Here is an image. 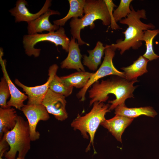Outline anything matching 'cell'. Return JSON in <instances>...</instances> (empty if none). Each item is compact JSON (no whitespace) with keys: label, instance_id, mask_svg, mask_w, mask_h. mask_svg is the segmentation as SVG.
Here are the masks:
<instances>
[{"label":"cell","instance_id":"obj_22","mask_svg":"<svg viewBox=\"0 0 159 159\" xmlns=\"http://www.w3.org/2000/svg\"><path fill=\"white\" fill-rule=\"evenodd\" d=\"M159 34V29H148L144 31L142 41H144L146 50L143 56L149 61H151L159 58V56L154 52L153 41L154 38Z\"/></svg>","mask_w":159,"mask_h":159},{"label":"cell","instance_id":"obj_2","mask_svg":"<svg viewBox=\"0 0 159 159\" xmlns=\"http://www.w3.org/2000/svg\"><path fill=\"white\" fill-rule=\"evenodd\" d=\"M131 11L127 16L119 21L122 24L128 26L123 32L125 35L123 40H118L116 44L108 46L116 50H120L122 54L126 50L132 48L134 49H138L142 45V39L144 31L148 29H153L155 26L152 23L145 24L140 19H147L146 12L144 9L135 11L132 6H130Z\"/></svg>","mask_w":159,"mask_h":159},{"label":"cell","instance_id":"obj_6","mask_svg":"<svg viewBox=\"0 0 159 159\" xmlns=\"http://www.w3.org/2000/svg\"><path fill=\"white\" fill-rule=\"evenodd\" d=\"M45 41L53 43L57 47L60 45L63 49L68 52L70 41L65 33L64 28L60 26L54 32L24 35L22 42L26 54L29 56L39 57L41 49L35 48L34 47L38 43Z\"/></svg>","mask_w":159,"mask_h":159},{"label":"cell","instance_id":"obj_26","mask_svg":"<svg viewBox=\"0 0 159 159\" xmlns=\"http://www.w3.org/2000/svg\"><path fill=\"white\" fill-rule=\"evenodd\" d=\"M104 1L110 16L111 21L110 24L111 28L112 30L120 29V27L115 21L113 16V11L114 8L116 7V6L112 0H104Z\"/></svg>","mask_w":159,"mask_h":159},{"label":"cell","instance_id":"obj_1","mask_svg":"<svg viewBox=\"0 0 159 159\" xmlns=\"http://www.w3.org/2000/svg\"><path fill=\"white\" fill-rule=\"evenodd\" d=\"M138 81L137 80L132 81L126 79H108L98 81L92 85L89 90V95L90 100V105H91L96 102H104L108 99V95L113 94L116 99L109 101L111 104L109 109H115L118 106L125 105V100L127 98L133 97V92L136 88L133 84Z\"/></svg>","mask_w":159,"mask_h":159},{"label":"cell","instance_id":"obj_21","mask_svg":"<svg viewBox=\"0 0 159 159\" xmlns=\"http://www.w3.org/2000/svg\"><path fill=\"white\" fill-rule=\"evenodd\" d=\"M70 8L67 15L64 17L53 21L54 24L62 26L71 18L83 16L85 0H69Z\"/></svg>","mask_w":159,"mask_h":159},{"label":"cell","instance_id":"obj_7","mask_svg":"<svg viewBox=\"0 0 159 159\" xmlns=\"http://www.w3.org/2000/svg\"><path fill=\"white\" fill-rule=\"evenodd\" d=\"M105 57L103 62L99 69L94 73L85 86L77 94L76 96L81 101L85 100V95L89 88L96 82L102 77L109 75H116L125 79L123 72L119 71L114 67L112 59L115 54V50L108 45L105 47Z\"/></svg>","mask_w":159,"mask_h":159},{"label":"cell","instance_id":"obj_18","mask_svg":"<svg viewBox=\"0 0 159 159\" xmlns=\"http://www.w3.org/2000/svg\"><path fill=\"white\" fill-rule=\"evenodd\" d=\"M105 47L100 41H98L94 48L87 50L89 56H83V63L90 70L96 71L101 63V59L104 55Z\"/></svg>","mask_w":159,"mask_h":159},{"label":"cell","instance_id":"obj_20","mask_svg":"<svg viewBox=\"0 0 159 159\" xmlns=\"http://www.w3.org/2000/svg\"><path fill=\"white\" fill-rule=\"evenodd\" d=\"M93 73L85 71L77 72L60 77L67 86L82 89L85 86Z\"/></svg>","mask_w":159,"mask_h":159},{"label":"cell","instance_id":"obj_10","mask_svg":"<svg viewBox=\"0 0 159 159\" xmlns=\"http://www.w3.org/2000/svg\"><path fill=\"white\" fill-rule=\"evenodd\" d=\"M67 101L64 95L55 93L49 88L42 104L49 113L58 120L63 121L68 117L66 107Z\"/></svg>","mask_w":159,"mask_h":159},{"label":"cell","instance_id":"obj_17","mask_svg":"<svg viewBox=\"0 0 159 159\" xmlns=\"http://www.w3.org/2000/svg\"><path fill=\"white\" fill-rule=\"evenodd\" d=\"M149 61L143 56H140L130 66L121 68L124 71L125 79L129 81L136 80L138 77L147 72Z\"/></svg>","mask_w":159,"mask_h":159},{"label":"cell","instance_id":"obj_13","mask_svg":"<svg viewBox=\"0 0 159 159\" xmlns=\"http://www.w3.org/2000/svg\"><path fill=\"white\" fill-rule=\"evenodd\" d=\"M57 11L49 9L44 13L34 20L27 23V32L32 35L47 31L49 32H54L59 29L60 26L52 24L49 21V16L52 15H59Z\"/></svg>","mask_w":159,"mask_h":159},{"label":"cell","instance_id":"obj_9","mask_svg":"<svg viewBox=\"0 0 159 159\" xmlns=\"http://www.w3.org/2000/svg\"><path fill=\"white\" fill-rule=\"evenodd\" d=\"M58 68V66L56 64H54L49 67L48 74L49 77L47 81L42 85L29 87L22 84L18 79H15V84L21 88L23 91L27 95L28 99L27 104L34 105L42 104L43 100L49 89V83L54 76L56 74Z\"/></svg>","mask_w":159,"mask_h":159},{"label":"cell","instance_id":"obj_8","mask_svg":"<svg viewBox=\"0 0 159 159\" xmlns=\"http://www.w3.org/2000/svg\"><path fill=\"white\" fill-rule=\"evenodd\" d=\"M21 111L27 119L31 141H35L39 139L40 134L36 130L38 123L41 120L47 121L50 118L46 108L42 104L39 105L27 104L23 106Z\"/></svg>","mask_w":159,"mask_h":159},{"label":"cell","instance_id":"obj_19","mask_svg":"<svg viewBox=\"0 0 159 159\" xmlns=\"http://www.w3.org/2000/svg\"><path fill=\"white\" fill-rule=\"evenodd\" d=\"M18 116L14 108H0V139L4 134L14 127Z\"/></svg>","mask_w":159,"mask_h":159},{"label":"cell","instance_id":"obj_5","mask_svg":"<svg viewBox=\"0 0 159 159\" xmlns=\"http://www.w3.org/2000/svg\"><path fill=\"white\" fill-rule=\"evenodd\" d=\"M4 135L9 146V150L4 154L5 157L15 159L18 153V157L25 159L30 149L31 141L28 122L18 115L14 127Z\"/></svg>","mask_w":159,"mask_h":159},{"label":"cell","instance_id":"obj_14","mask_svg":"<svg viewBox=\"0 0 159 159\" xmlns=\"http://www.w3.org/2000/svg\"><path fill=\"white\" fill-rule=\"evenodd\" d=\"M78 43L75 42V39L72 37L69 44L68 55L61 63V68L75 69L78 72L85 71L81 62L82 55Z\"/></svg>","mask_w":159,"mask_h":159},{"label":"cell","instance_id":"obj_3","mask_svg":"<svg viewBox=\"0 0 159 159\" xmlns=\"http://www.w3.org/2000/svg\"><path fill=\"white\" fill-rule=\"evenodd\" d=\"M85 15L80 18H72L69 25L72 37L77 39L80 45L88 44L83 41L80 37L81 29L88 26L91 29L95 25L94 21L100 19L103 25L109 26L111 24V19L106 6L104 0H85L84 8Z\"/></svg>","mask_w":159,"mask_h":159},{"label":"cell","instance_id":"obj_16","mask_svg":"<svg viewBox=\"0 0 159 159\" xmlns=\"http://www.w3.org/2000/svg\"><path fill=\"white\" fill-rule=\"evenodd\" d=\"M115 114L133 119L142 115L154 117L157 115L154 108L150 106L129 108L125 105L118 106L115 109Z\"/></svg>","mask_w":159,"mask_h":159},{"label":"cell","instance_id":"obj_24","mask_svg":"<svg viewBox=\"0 0 159 159\" xmlns=\"http://www.w3.org/2000/svg\"><path fill=\"white\" fill-rule=\"evenodd\" d=\"M132 0H121L117 8L113 13L115 21L117 22L120 21L122 18H126L130 13L131 11L130 5Z\"/></svg>","mask_w":159,"mask_h":159},{"label":"cell","instance_id":"obj_23","mask_svg":"<svg viewBox=\"0 0 159 159\" xmlns=\"http://www.w3.org/2000/svg\"><path fill=\"white\" fill-rule=\"evenodd\" d=\"M49 88L52 91L61 94L66 97L71 95L73 87L67 86L62 81L60 77L56 74L50 82Z\"/></svg>","mask_w":159,"mask_h":159},{"label":"cell","instance_id":"obj_4","mask_svg":"<svg viewBox=\"0 0 159 159\" xmlns=\"http://www.w3.org/2000/svg\"><path fill=\"white\" fill-rule=\"evenodd\" d=\"M110 106L109 104L95 102L90 112L83 116L78 115L72 122L71 127L74 130H79L83 138L88 139L90 137V143L86 148V152L90 150L92 145L94 153H96L94 145L95 135L99 125L106 119L105 116L106 113L110 112Z\"/></svg>","mask_w":159,"mask_h":159},{"label":"cell","instance_id":"obj_15","mask_svg":"<svg viewBox=\"0 0 159 159\" xmlns=\"http://www.w3.org/2000/svg\"><path fill=\"white\" fill-rule=\"evenodd\" d=\"M133 120V118L115 115L111 119H105L100 125L107 129L118 141L122 143V134Z\"/></svg>","mask_w":159,"mask_h":159},{"label":"cell","instance_id":"obj_11","mask_svg":"<svg viewBox=\"0 0 159 159\" xmlns=\"http://www.w3.org/2000/svg\"><path fill=\"white\" fill-rule=\"evenodd\" d=\"M52 1L46 0L42 8L37 12L33 14L29 12L26 6L27 2L25 0H18L16 6L9 11L11 15L15 17V22L25 21L28 23L37 19L44 13L51 5Z\"/></svg>","mask_w":159,"mask_h":159},{"label":"cell","instance_id":"obj_28","mask_svg":"<svg viewBox=\"0 0 159 159\" xmlns=\"http://www.w3.org/2000/svg\"><path fill=\"white\" fill-rule=\"evenodd\" d=\"M0 159H6V158L4 159L2 158H0ZM16 159H25L17 157Z\"/></svg>","mask_w":159,"mask_h":159},{"label":"cell","instance_id":"obj_25","mask_svg":"<svg viewBox=\"0 0 159 159\" xmlns=\"http://www.w3.org/2000/svg\"><path fill=\"white\" fill-rule=\"evenodd\" d=\"M10 95L8 83L3 77L0 82V107L6 108L9 107L7 104V100Z\"/></svg>","mask_w":159,"mask_h":159},{"label":"cell","instance_id":"obj_12","mask_svg":"<svg viewBox=\"0 0 159 159\" xmlns=\"http://www.w3.org/2000/svg\"><path fill=\"white\" fill-rule=\"evenodd\" d=\"M3 52L2 48L0 50V63L3 77L6 80L10 92L11 98L7 102V104L9 107H13L16 109L21 110V108L24 105V102L28 98L27 96L21 92L16 87L12 82L8 74L6 69V62L3 59L2 56Z\"/></svg>","mask_w":159,"mask_h":159},{"label":"cell","instance_id":"obj_27","mask_svg":"<svg viewBox=\"0 0 159 159\" xmlns=\"http://www.w3.org/2000/svg\"><path fill=\"white\" fill-rule=\"evenodd\" d=\"M9 147V145L6 141L5 136L4 135L0 139V158L4 156L5 153L6 152Z\"/></svg>","mask_w":159,"mask_h":159}]
</instances>
